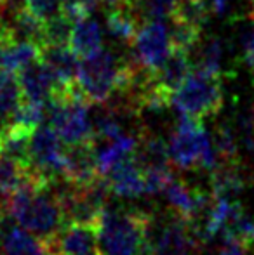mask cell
I'll return each mask as SVG.
<instances>
[{
  "label": "cell",
  "mask_w": 254,
  "mask_h": 255,
  "mask_svg": "<svg viewBox=\"0 0 254 255\" xmlns=\"http://www.w3.org/2000/svg\"><path fill=\"white\" fill-rule=\"evenodd\" d=\"M5 214L28 233L51 243L66 222L58 181L30 168L23 184L5 200Z\"/></svg>",
  "instance_id": "1"
},
{
  "label": "cell",
  "mask_w": 254,
  "mask_h": 255,
  "mask_svg": "<svg viewBox=\"0 0 254 255\" xmlns=\"http://www.w3.org/2000/svg\"><path fill=\"white\" fill-rule=\"evenodd\" d=\"M152 215L138 208L105 207L96 222L103 255H143L148 250Z\"/></svg>",
  "instance_id": "2"
},
{
  "label": "cell",
  "mask_w": 254,
  "mask_h": 255,
  "mask_svg": "<svg viewBox=\"0 0 254 255\" xmlns=\"http://www.w3.org/2000/svg\"><path fill=\"white\" fill-rule=\"evenodd\" d=\"M131 80L132 66L127 56L117 57L106 49H99L78 63V87L91 104H105L117 91L126 89Z\"/></svg>",
  "instance_id": "3"
},
{
  "label": "cell",
  "mask_w": 254,
  "mask_h": 255,
  "mask_svg": "<svg viewBox=\"0 0 254 255\" xmlns=\"http://www.w3.org/2000/svg\"><path fill=\"white\" fill-rule=\"evenodd\" d=\"M225 84L223 75L209 73L193 66L192 73L173 94V106L185 117L204 122L223 110Z\"/></svg>",
  "instance_id": "4"
},
{
  "label": "cell",
  "mask_w": 254,
  "mask_h": 255,
  "mask_svg": "<svg viewBox=\"0 0 254 255\" xmlns=\"http://www.w3.org/2000/svg\"><path fill=\"white\" fill-rule=\"evenodd\" d=\"M211 146V139L204 128L202 122L180 115L176 128L171 134L167 149L169 160L181 170L200 167L204 153Z\"/></svg>",
  "instance_id": "5"
},
{
  "label": "cell",
  "mask_w": 254,
  "mask_h": 255,
  "mask_svg": "<svg viewBox=\"0 0 254 255\" xmlns=\"http://www.w3.org/2000/svg\"><path fill=\"white\" fill-rule=\"evenodd\" d=\"M63 144L61 137L56 134L51 125H38L37 130L31 134L30 149H28L31 168L52 181L61 179V168L66 153Z\"/></svg>",
  "instance_id": "6"
},
{
  "label": "cell",
  "mask_w": 254,
  "mask_h": 255,
  "mask_svg": "<svg viewBox=\"0 0 254 255\" xmlns=\"http://www.w3.org/2000/svg\"><path fill=\"white\" fill-rule=\"evenodd\" d=\"M173 52L169 31L162 21H145L132 44V54L143 68L157 71Z\"/></svg>",
  "instance_id": "7"
},
{
  "label": "cell",
  "mask_w": 254,
  "mask_h": 255,
  "mask_svg": "<svg viewBox=\"0 0 254 255\" xmlns=\"http://www.w3.org/2000/svg\"><path fill=\"white\" fill-rule=\"evenodd\" d=\"M192 224L174 214L171 221L159 228V233L148 238V255H195L199 242Z\"/></svg>",
  "instance_id": "8"
},
{
  "label": "cell",
  "mask_w": 254,
  "mask_h": 255,
  "mask_svg": "<svg viewBox=\"0 0 254 255\" xmlns=\"http://www.w3.org/2000/svg\"><path fill=\"white\" fill-rule=\"evenodd\" d=\"M49 245L66 255H103L96 228L87 222L66 221Z\"/></svg>",
  "instance_id": "9"
},
{
  "label": "cell",
  "mask_w": 254,
  "mask_h": 255,
  "mask_svg": "<svg viewBox=\"0 0 254 255\" xmlns=\"http://www.w3.org/2000/svg\"><path fill=\"white\" fill-rule=\"evenodd\" d=\"M101 177L106 179L110 191L122 198H139L146 193L145 167L136 158V153L119 161L108 174Z\"/></svg>",
  "instance_id": "10"
},
{
  "label": "cell",
  "mask_w": 254,
  "mask_h": 255,
  "mask_svg": "<svg viewBox=\"0 0 254 255\" xmlns=\"http://www.w3.org/2000/svg\"><path fill=\"white\" fill-rule=\"evenodd\" d=\"M17 80H19L23 101L38 104L42 108L49 106L58 82L44 61H38V63L28 66L26 70L19 71Z\"/></svg>",
  "instance_id": "11"
},
{
  "label": "cell",
  "mask_w": 254,
  "mask_h": 255,
  "mask_svg": "<svg viewBox=\"0 0 254 255\" xmlns=\"http://www.w3.org/2000/svg\"><path fill=\"white\" fill-rule=\"evenodd\" d=\"M42 61L52 71L58 85H70L77 82L78 61L70 45H44Z\"/></svg>",
  "instance_id": "12"
},
{
  "label": "cell",
  "mask_w": 254,
  "mask_h": 255,
  "mask_svg": "<svg viewBox=\"0 0 254 255\" xmlns=\"http://www.w3.org/2000/svg\"><path fill=\"white\" fill-rule=\"evenodd\" d=\"M192 70L193 66L190 63V54L173 49V52L169 54L166 63L157 71H153V80L160 89H164V91L173 96L181 87V84L188 78Z\"/></svg>",
  "instance_id": "13"
},
{
  "label": "cell",
  "mask_w": 254,
  "mask_h": 255,
  "mask_svg": "<svg viewBox=\"0 0 254 255\" xmlns=\"http://www.w3.org/2000/svg\"><path fill=\"white\" fill-rule=\"evenodd\" d=\"M139 16L132 7L131 0L120 5H113L106 12V28L108 33L117 42H122L126 45L134 44V38L139 30Z\"/></svg>",
  "instance_id": "14"
},
{
  "label": "cell",
  "mask_w": 254,
  "mask_h": 255,
  "mask_svg": "<svg viewBox=\"0 0 254 255\" xmlns=\"http://www.w3.org/2000/svg\"><path fill=\"white\" fill-rule=\"evenodd\" d=\"M51 245L37 238L21 226H12L3 233L0 255H49Z\"/></svg>",
  "instance_id": "15"
},
{
  "label": "cell",
  "mask_w": 254,
  "mask_h": 255,
  "mask_svg": "<svg viewBox=\"0 0 254 255\" xmlns=\"http://www.w3.org/2000/svg\"><path fill=\"white\" fill-rule=\"evenodd\" d=\"M244 189L241 163H223L211 172V193L216 200H234Z\"/></svg>",
  "instance_id": "16"
},
{
  "label": "cell",
  "mask_w": 254,
  "mask_h": 255,
  "mask_svg": "<svg viewBox=\"0 0 254 255\" xmlns=\"http://www.w3.org/2000/svg\"><path fill=\"white\" fill-rule=\"evenodd\" d=\"M138 144H139L138 137L124 134L120 137L108 141V144L103 149H96V167H98L99 175L108 174L119 161H122L124 158L134 154L136 149H138Z\"/></svg>",
  "instance_id": "17"
},
{
  "label": "cell",
  "mask_w": 254,
  "mask_h": 255,
  "mask_svg": "<svg viewBox=\"0 0 254 255\" xmlns=\"http://www.w3.org/2000/svg\"><path fill=\"white\" fill-rule=\"evenodd\" d=\"M103 44V35L99 30L98 23L92 21L91 17L77 21L73 24L70 37V47L78 57H87L91 54L98 52Z\"/></svg>",
  "instance_id": "18"
},
{
  "label": "cell",
  "mask_w": 254,
  "mask_h": 255,
  "mask_svg": "<svg viewBox=\"0 0 254 255\" xmlns=\"http://www.w3.org/2000/svg\"><path fill=\"white\" fill-rule=\"evenodd\" d=\"M23 101L17 75L0 68V125L5 128L16 108Z\"/></svg>",
  "instance_id": "19"
},
{
  "label": "cell",
  "mask_w": 254,
  "mask_h": 255,
  "mask_svg": "<svg viewBox=\"0 0 254 255\" xmlns=\"http://www.w3.org/2000/svg\"><path fill=\"white\" fill-rule=\"evenodd\" d=\"M30 168V165L24 161L2 153L0 156V196L5 200L9 198L24 182Z\"/></svg>",
  "instance_id": "20"
},
{
  "label": "cell",
  "mask_w": 254,
  "mask_h": 255,
  "mask_svg": "<svg viewBox=\"0 0 254 255\" xmlns=\"http://www.w3.org/2000/svg\"><path fill=\"white\" fill-rule=\"evenodd\" d=\"M202 26L188 23L183 19H173V31H171V44L174 51H183L190 54L193 49L200 45Z\"/></svg>",
  "instance_id": "21"
},
{
  "label": "cell",
  "mask_w": 254,
  "mask_h": 255,
  "mask_svg": "<svg viewBox=\"0 0 254 255\" xmlns=\"http://www.w3.org/2000/svg\"><path fill=\"white\" fill-rule=\"evenodd\" d=\"M73 21L59 10L44 21V45H70Z\"/></svg>",
  "instance_id": "22"
},
{
  "label": "cell",
  "mask_w": 254,
  "mask_h": 255,
  "mask_svg": "<svg viewBox=\"0 0 254 255\" xmlns=\"http://www.w3.org/2000/svg\"><path fill=\"white\" fill-rule=\"evenodd\" d=\"M180 0H138L132 7L138 12L139 19L145 21H164L171 19Z\"/></svg>",
  "instance_id": "23"
},
{
  "label": "cell",
  "mask_w": 254,
  "mask_h": 255,
  "mask_svg": "<svg viewBox=\"0 0 254 255\" xmlns=\"http://www.w3.org/2000/svg\"><path fill=\"white\" fill-rule=\"evenodd\" d=\"M214 148L218 151V156L223 163H234L239 165L241 160V151H239V144L235 134L228 125H220L216 130V137H214Z\"/></svg>",
  "instance_id": "24"
},
{
  "label": "cell",
  "mask_w": 254,
  "mask_h": 255,
  "mask_svg": "<svg viewBox=\"0 0 254 255\" xmlns=\"http://www.w3.org/2000/svg\"><path fill=\"white\" fill-rule=\"evenodd\" d=\"M221 59H223V44L218 37H211L204 44H200L197 68L209 71V73L223 75L221 73Z\"/></svg>",
  "instance_id": "25"
},
{
  "label": "cell",
  "mask_w": 254,
  "mask_h": 255,
  "mask_svg": "<svg viewBox=\"0 0 254 255\" xmlns=\"http://www.w3.org/2000/svg\"><path fill=\"white\" fill-rule=\"evenodd\" d=\"M174 179V174L171 170L169 163L166 165H148L145 167V182L146 193L155 195V193H164V189L169 186V182Z\"/></svg>",
  "instance_id": "26"
},
{
  "label": "cell",
  "mask_w": 254,
  "mask_h": 255,
  "mask_svg": "<svg viewBox=\"0 0 254 255\" xmlns=\"http://www.w3.org/2000/svg\"><path fill=\"white\" fill-rule=\"evenodd\" d=\"M99 0H61V12L73 23L89 17V14L98 7Z\"/></svg>",
  "instance_id": "27"
},
{
  "label": "cell",
  "mask_w": 254,
  "mask_h": 255,
  "mask_svg": "<svg viewBox=\"0 0 254 255\" xmlns=\"http://www.w3.org/2000/svg\"><path fill=\"white\" fill-rule=\"evenodd\" d=\"M24 3L44 21L61 10V0H26Z\"/></svg>",
  "instance_id": "28"
},
{
  "label": "cell",
  "mask_w": 254,
  "mask_h": 255,
  "mask_svg": "<svg viewBox=\"0 0 254 255\" xmlns=\"http://www.w3.org/2000/svg\"><path fill=\"white\" fill-rule=\"evenodd\" d=\"M218 255H248V249L244 245H241L237 240L227 238L225 240V245L221 247Z\"/></svg>",
  "instance_id": "29"
},
{
  "label": "cell",
  "mask_w": 254,
  "mask_h": 255,
  "mask_svg": "<svg viewBox=\"0 0 254 255\" xmlns=\"http://www.w3.org/2000/svg\"><path fill=\"white\" fill-rule=\"evenodd\" d=\"M242 49H244V56L254 54V26L248 28L242 35Z\"/></svg>",
  "instance_id": "30"
},
{
  "label": "cell",
  "mask_w": 254,
  "mask_h": 255,
  "mask_svg": "<svg viewBox=\"0 0 254 255\" xmlns=\"http://www.w3.org/2000/svg\"><path fill=\"white\" fill-rule=\"evenodd\" d=\"M3 142H5V130H3V127L0 125V156H2V153H3Z\"/></svg>",
  "instance_id": "31"
},
{
  "label": "cell",
  "mask_w": 254,
  "mask_h": 255,
  "mask_svg": "<svg viewBox=\"0 0 254 255\" xmlns=\"http://www.w3.org/2000/svg\"><path fill=\"white\" fill-rule=\"evenodd\" d=\"M105 2L108 7H113V5H120V3H126L129 0H105Z\"/></svg>",
  "instance_id": "32"
},
{
  "label": "cell",
  "mask_w": 254,
  "mask_h": 255,
  "mask_svg": "<svg viewBox=\"0 0 254 255\" xmlns=\"http://www.w3.org/2000/svg\"><path fill=\"white\" fill-rule=\"evenodd\" d=\"M49 255H66V254H63L61 250H58V249H54V247H51V250H49Z\"/></svg>",
  "instance_id": "33"
},
{
  "label": "cell",
  "mask_w": 254,
  "mask_h": 255,
  "mask_svg": "<svg viewBox=\"0 0 254 255\" xmlns=\"http://www.w3.org/2000/svg\"><path fill=\"white\" fill-rule=\"evenodd\" d=\"M2 224H3V208H0V235H2Z\"/></svg>",
  "instance_id": "34"
},
{
  "label": "cell",
  "mask_w": 254,
  "mask_h": 255,
  "mask_svg": "<svg viewBox=\"0 0 254 255\" xmlns=\"http://www.w3.org/2000/svg\"><path fill=\"white\" fill-rule=\"evenodd\" d=\"M249 17H251V21H254V5H251V10H249Z\"/></svg>",
  "instance_id": "35"
},
{
  "label": "cell",
  "mask_w": 254,
  "mask_h": 255,
  "mask_svg": "<svg viewBox=\"0 0 254 255\" xmlns=\"http://www.w3.org/2000/svg\"><path fill=\"white\" fill-rule=\"evenodd\" d=\"M253 117H254V104H253Z\"/></svg>",
  "instance_id": "36"
},
{
  "label": "cell",
  "mask_w": 254,
  "mask_h": 255,
  "mask_svg": "<svg viewBox=\"0 0 254 255\" xmlns=\"http://www.w3.org/2000/svg\"><path fill=\"white\" fill-rule=\"evenodd\" d=\"M131 2H132V3H134V2H138V0H131Z\"/></svg>",
  "instance_id": "37"
}]
</instances>
